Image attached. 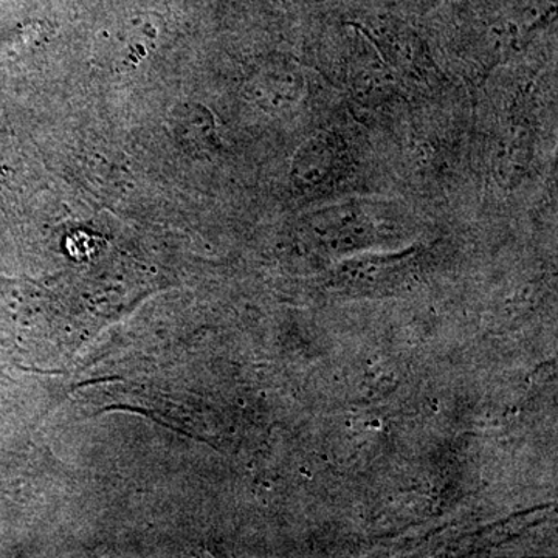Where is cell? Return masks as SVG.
<instances>
[{"label":"cell","mask_w":558,"mask_h":558,"mask_svg":"<svg viewBox=\"0 0 558 558\" xmlns=\"http://www.w3.org/2000/svg\"><path fill=\"white\" fill-rule=\"evenodd\" d=\"M355 27L373 43L396 75L429 78L435 72L427 46L407 22L379 14Z\"/></svg>","instance_id":"6da1fadb"},{"label":"cell","mask_w":558,"mask_h":558,"mask_svg":"<svg viewBox=\"0 0 558 558\" xmlns=\"http://www.w3.org/2000/svg\"><path fill=\"white\" fill-rule=\"evenodd\" d=\"M348 163L344 140L336 132L319 131L296 149L292 180L299 189L318 191L341 178Z\"/></svg>","instance_id":"7a4b0ae2"},{"label":"cell","mask_w":558,"mask_h":558,"mask_svg":"<svg viewBox=\"0 0 558 558\" xmlns=\"http://www.w3.org/2000/svg\"><path fill=\"white\" fill-rule=\"evenodd\" d=\"M534 123L526 112L513 113L495 142L492 153V175L501 189H515L526 179L537 145Z\"/></svg>","instance_id":"3957f363"},{"label":"cell","mask_w":558,"mask_h":558,"mask_svg":"<svg viewBox=\"0 0 558 558\" xmlns=\"http://www.w3.org/2000/svg\"><path fill=\"white\" fill-rule=\"evenodd\" d=\"M355 33H357V43L352 50L351 65H349L352 94L363 105L379 102L395 90L398 75L388 68L373 43L357 27Z\"/></svg>","instance_id":"277c9868"},{"label":"cell","mask_w":558,"mask_h":558,"mask_svg":"<svg viewBox=\"0 0 558 558\" xmlns=\"http://www.w3.org/2000/svg\"><path fill=\"white\" fill-rule=\"evenodd\" d=\"M315 231L337 245H354L369 234L368 220L354 204L339 205L319 213Z\"/></svg>","instance_id":"5b68a950"}]
</instances>
